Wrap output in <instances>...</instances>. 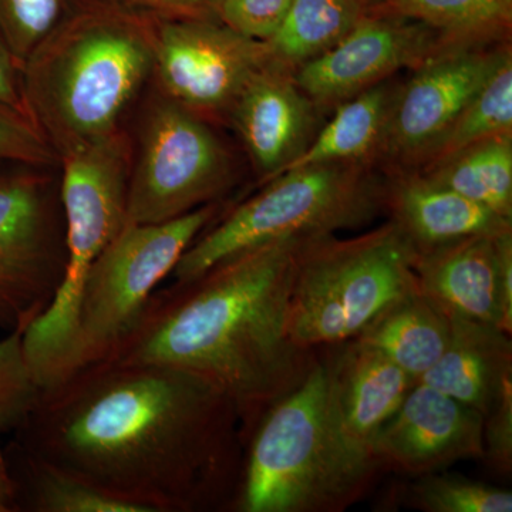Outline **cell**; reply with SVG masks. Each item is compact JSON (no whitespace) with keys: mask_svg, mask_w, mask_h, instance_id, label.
Segmentation results:
<instances>
[{"mask_svg":"<svg viewBox=\"0 0 512 512\" xmlns=\"http://www.w3.org/2000/svg\"><path fill=\"white\" fill-rule=\"evenodd\" d=\"M12 443L140 512H232L244 447L208 377L100 360L47 384Z\"/></svg>","mask_w":512,"mask_h":512,"instance_id":"obj_1","label":"cell"},{"mask_svg":"<svg viewBox=\"0 0 512 512\" xmlns=\"http://www.w3.org/2000/svg\"><path fill=\"white\" fill-rule=\"evenodd\" d=\"M306 239L269 242L158 288L104 360L161 363L208 377L234 400L242 439L318 357L296 345L289 329L296 258Z\"/></svg>","mask_w":512,"mask_h":512,"instance_id":"obj_2","label":"cell"},{"mask_svg":"<svg viewBox=\"0 0 512 512\" xmlns=\"http://www.w3.org/2000/svg\"><path fill=\"white\" fill-rule=\"evenodd\" d=\"M153 69V16L89 0L23 63L26 111L60 158L123 131Z\"/></svg>","mask_w":512,"mask_h":512,"instance_id":"obj_3","label":"cell"},{"mask_svg":"<svg viewBox=\"0 0 512 512\" xmlns=\"http://www.w3.org/2000/svg\"><path fill=\"white\" fill-rule=\"evenodd\" d=\"M242 447L232 512H343L384 473L342 429L319 353L303 382L242 436Z\"/></svg>","mask_w":512,"mask_h":512,"instance_id":"obj_4","label":"cell"},{"mask_svg":"<svg viewBox=\"0 0 512 512\" xmlns=\"http://www.w3.org/2000/svg\"><path fill=\"white\" fill-rule=\"evenodd\" d=\"M414 254L393 221L355 238L306 239L289 308L296 345L318 350L357 338L393 303L419 291Z\"/></svg>","mask_w":512,"mask_h":512,"instance_id":"obj_5","label":"cell"},{"mask_svg":"<svg viewBox=\"0 0 512 512\" xmlns=\"http://www.w3.org/2000/svg\"><path fill=\"white\" fill-rule=\"evenodd\" d=\"M192 242L170 278L184 282L224 259L286 238L356 228L383 211V187L359 163L293 168L266 181Z\"/></svg>","mask_w":512,"mask_h":512,"instance_id":"obj_6","label":"cell"},{"mask_svg":"<svg viewBox=\"0 0 512 512\" xmlns=\"http://www.w3.org/2000/svg\"><path fill=\"white\" fill-rule=\"evenodd\" d=\"M131 161L124 131L59 158L66 271L47 311L23 335L26 357L42 387L53 379L66 353L84 279L127 224Z\"/></svg>","mask_w":512,"mask_h":512,"instance_id":"obj_7","label":"cell"},{"mask_svg":"<svg viewBox=\"0 0 512 512\" xmlns=\"http://www.w3.org/2000/svg\"><path fill=\"white\" fill-rule=\"evenodd\" d=\"M220 211V202H214L158 224L127 222L84 279L69 345L47 384L106 359L134 328L151 295L170 278L181 256L217 220Z\"/></svg>","mask_w":512,"mask_h":512,"instance_id":"obj_8","label":"cell"},{"mask_svg":"<svg viewBox=\"0 0 512 512\" xmlns=\"http://www.w3.org/2000/svg\"><path fill=\"white\" fill-rule=\"evenodd\" d=\"M234 184L227 148L194 111L158 93L131 161L127 222L158 224L220 202Z\"/></svg>","mask_w":512,"mask_h":512,"instance_id":"obj_9","label":"cell"},{"mask_svg":"<svg viewBox=\"0 0 512 512\" xmlns=\"http://www.w3.org/2000/svg\"><path fill=\"white\" fill-rule=\"evenodd\" d=\"M49 168L0 167V329L22 330L55 299L66 271L60 185Z\"/></svg>","mask_w":512,"mask_h":512,"instance_id":"obj_10","label":"cell"},{"mask_svg":"<svg viewBox=\"0 0 512 512\" xmlns=\"http://www.w3.org/2000/svg\"><path fill=\"white\" fill-rule=\"evenodd\" d=\"M153 23L160 93L205 120L228 117L252 76L274 60L265 42L221 22L153 16Z\"/></svg>","mask_w":512,"mask_h":512,"instance_id":"obj_11","label":"cell"},{"mask_svg":"<svg viewBox=\"0 0 512 512\" xmlns=\"http://www.w3.org/2000/svg\"><path fill=\"white\" fill-rule=\"evenodd\" d=\"M446 46L397 87L379 153L397 163L426 164L440 141L480 92L508 47ZM423 167V165H421Z\"/></svg>","mask_w":512,"mask_h":512,"instance_id":"obj_12","label":"cell"},{"mask_svg":"<svg viewBox=\"0 0 512 512\" xmlns=\"http://www.w3.org/2000/svg\"><path fill=\"white\" fill-rule=\"evenodd\" d=\"M446 47L423 23L369 10L338 45L293 70L316 107L339 106Z\"/></svg>","mask_w":512,"mask_h":512,"instance_id":"obj_13","label":"cell"},{"mask_svg":"<svg viewBox=\"0 0 512 512\" xmlns=\"http://www.w3.org/2000/svg\"><path fill=\"white\" fill-rule=\"evenodd\" d=\"M372 453L384 473L419 477L461 460H484V417L429 384L416 382L380 429Z\"/></svg>","mask_w":512,"mask_h":512,"instance_id":"obj_14","label":"cell"},{"mask_svg":"<svg viewBox=\"0 0 512 512\" xmlns=\"http://www.w3.org/2000/svg\"><path fill=\"white\" fill-rule=\"evenodd\" d=\"M315 110L293 70L276 60L256 72L239 93L228 117L262 183L281 174L311 143Z\"/></svg>","mask_w":512,"mask_h":512,"instance_id":"obj_15","label":"cell"},{"mask_svg":"<svg viewBox=\"0 0 512 512\" xmlns=\"http://www.w3.org/2000/svg\"><path fill=\"white\" fill-rule=\"evenodd\" d=\"M318 353L342 429L372 451L377 433L402 406L416 380L359 338L326 346Z\"/></svg>","mask_w":512,"mask_h":512,"instance_id":"obj_16","label":"cell"},{"mask_svg":"<svg viewBox=\"0 0 512 512\" xmlns=\"http://www.w3.org/2000/svg\"><path fill=\"white\" fill-rule=\"evenodd\" d=\"M497 235H474L416 251L413 271L421 295L448 316L493 323L501 329Z\"/></svg>","mask_w":512,"mask_h":512,"instance_id":"obj_17","label":"cell"},{"mask_svg":"<svg viewBox=\"0 0 512 512\" xmlns=\"http://www.w3.org/2000/svg\"><path fill=\"white\" fill-rule=\"evenodd\" d=\"M383 211L406 235L416 251L512 229L505 220L477 202L427 180L417 171L400 173L383 187Z\"/></svg>","mask_w":512,"mask_h":512,"instance_id":"obj_18","label":"cell"},{"mask_svg":"<svg viewBox=\"0 0 512 512\" xmlns=\"http://www.w3.org/2000/svg\"><path fill=\"white\" fill-rule=\"evenodd\" d=\"M417 382L429 384L485 417L512 386L511 335L493 323L450 315L446 349Z\"/></svg>","mask_w":512,"mask_h":512,"instance_id":"obj_19","label":"cell"},{"mask_svg":"<svg viewBox=\"0 0 512 512\" xmlns=\"http://www.w3.org/2000/svg\"><path fill=\"white\" fill-rule=\"evenodd\" d=\"M357 338L375 346L417 382L443 355L450 316L416 291L393 303Z\"/></svg>","mask_w":512,"mask_h":512,"instance_id":"obj_20","label":"cell"},{"mask_svg":"<svg viewBox=\"0 0 512 512\" xmlns=\"http://www.w3.org/2000/svg\"><path fill=\"white\" fill-rule=\"evenodd\" d=\"M396 92L397 87L383 82L340 103L332 120L282 173L308 165L359 163L379 153Z\"/></svg>","mask_w":512,"mask_h":512,"instance_id":"obj_21","label":"cell"},{"mask_svg":"<svg viewBox=\"0 0 512 512\" xmlns=\"http://www.w3.org/2000/svg\"><path fill=\"white\" fill-rule=\"evenodd\" d=\"M2 453L15 484L18 512H140L12 441Z\"/></svg>","mask_w":512,"mask_h":512,"instance_id":"obj_22","label":"cell"},{"mask_svg":"<svg viewBox=\"0 0 512 512\" xmlns=\"http://www.w3.org/2000/svg\"><path fill=\"white\" fill-rule=\"evenodd\" d=\"M373 12L423 23L444 46H495L512 29V0H384Z\"/></svg>","mask_w":512,"mask_h":512,"instance_id":"obj_23","label":"cell"},{"mask_svg":"<svg viewBox=\"0 0 512 512\" xmlns=\"http://www.w3.org/2000/svg\"><path fill=\"white\" fill-rule=\"evenodd\" d=\"M417 173L512 221V134L480 141Z\"/></svg>","mask_w":512,"mask_h":512,"instance_id":"obj_24","label":"cell"},{"mask_svg":"<svg viewBox=\"0 0 512 512\" xmlns=\"http://www.w3.org/2000/svg\"><path fill=\"white\" fill-rule=\"evenodd\" d=\"M369 8L360 0H291L266 43L272 59L295 70L338 45Z\"/></svg>","mask_w":512,"mask_h":512,"instance_id":"obj_25","label":"cell"},{"mask_svg":"<svg viewBox=\"0 0 512 512\" xmlns=\"http://www.w3.org/2000/svg\"><path fill=\"white\" fill-rule=\"evenodd\" d=\"M504 134H512L511 53L467 104L424 165L437 163L480 141Z\"/></svg>","mask_w":512,"mask_h":512,"instance_id":"obj_26","label":"cell"},{"mask_svg":"<svg viewBox=\"0 0 512 512\" xmlns=\"http://www.w3.org/2000/svg\"><path fill=\"white\" fill-rule=\"evenodd\" d=\"M404 507L423 512H511L510 490L454 474L414 477L403 491Z\"/></svg>","mask_w":512,"mask_h":512,"instance_id":"obj_27","label":"cell"},{"mask_svg":"<svg viewBox=\"0 0 512 512\" xmlns=\"http://www.w3.org/2000/svg\"><path fill=\"white\" fill-rule=\"evenodd\" d=\"M73 8L70 0H0V35L20 69Z\"/></svg>","mask_w":512,"mask_h":512,"instance_id":"obj_28","label":"cell"},{"mask_svg":"<svg viewBox=\"0 0 512 512\" xmlns=\"http://www.w3.org/2000/svg\"><path fill=\"white\" fill-rule=\"evenodd\" d=\"M23 335L13 330L0 339V434L18 429L42 390L26 357Z\"/></svg>","mask_w":512,"mask_h":512,"instance_id":"obj_29","label":"cell"},{"mask_svg":"<svg viewBox=\"0 0 512 512\" xmlns=\"http://www.w3.org/2000/svg\"><path fill=\"white\" fill-rule=\"evenodd\" d=\"M0 163L50 168L59 157L26 114L0 104Z\"/></svg>","mask_w":512,"mask_h":512,"instance_id":"obj_30","label":"cell"},{"mask_svg":"<svg viewBox=\"0 0 512 512\" xmlns=\"http://www.w3.org/2000/svg\"><path fill=\"white\" fill-rule=\"evenodd\" d=\"M291 0H220L222 25L249 39L268 42L281 26Z\"/></svg>","mask_w":512,"mask_h":512,"instance_id":"obj_31","label":"cell"},{"mask_svg":"<svg viewBox=\"0 0 512 512\" xmlns=\"http://www.w3.org/2000/svg\"><path fill=\"white\" fill-rule=\"evenodd\" d=\"M484 460L504 476L512 471V386L484 417Z\"/></svg>","mask_w":512,"mask_h":512,"instance_id":"obj_32","label":"cell"},{"mask_svg":"<svg viewBox=\"0 0 512 512\" xmlns=\"http://www.w3.org/2000/svg\"><path fill=\"white\" fill-rule=\"evenodd\" d=\"M130 8L140 10L154 18L164 19H218V2L220 0H117Z\"/></svg>","mask_w":512,"mask_h":512,"instance_id":"obj_33","label":"cell"},{"mask_svg":"<svg viewBox=\"0 0 512 512\" xmlns=\"http://www.w3.org/2000/svg\"><path fill=\"white\" fill-rule=\"evenodd\" d=\"M495 249H497L501 311H503L501 329L508 335H512V229L501 232L495 237Z\"/></svg>","mask_w":512,"mask_h":512,"instance_id":"obj_34","label":"cell"},{"mask_svg":"<svg viewBox=\"0 0 512 512\" xmlns=\"http://www.w3.org/2000/svg\"><path fill=\"white\" fill-rule=\"evenodd\" d=\"M0 104H5L10 109L28 116L25 100H23L20 66L2 35H0Z\"/></svg>","mask_w":512,"mask_h":512,"instance_id":"obj_35","label":"cell"},{"mask_svg":"<svg viewBox=\"0 0 512 512\" xmlns=\"http://www.w3.org/2000/svg\"><path fill=\"white\" fill-rule=\"evenodd\" d=\"M0 512H18L15 484L6 467L3 453H0Z\"/></svg>","mask_w":512,"mask_h":512,"instance_id":"obj_36","label":"cell"},{"mask_svg":"<svg viewBox=\"0 0 512 512\" xmlns=\"http://www.w3.org/2000/svg\"><path fill=\"white\" fill-rule=\"evenodd\" d=\"M360 2L365 3L367 8H369V10H372L377 8V6L379 5H382L384 0H360Z\"/></svg>","mask_w":512,"mask_h":512,"instance_id":"obj_37","label":"cell"},{"mask_svg":"<svg viewBox=\"0 0 512 512\" xmlns=\"http://www.w3.org/2000/svg\"><path fill=\"white\" fill-rule=\"evenodd\" d=\"M0 453H2V448H0Z\"/></svg>","mask_w":512,"mask_h":512,"instance_id":"obj_38","label":"cell"}]
</instances>
